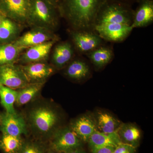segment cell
<instances>
[{
	"mask_svg": "<svg viewBox=\"0 0 153 153\" xmlns=\"http://www.w3.org/2000/svg\"><path fill=\"white\" fill-rule=\"evenodd\" d=\"M61 120L55 107L47 102H41L29 111L27 122L36 139L44 142L50 140L58 129Z\"/></svg>",
	"mask_w": 153,
	"mask_h": 153,
	"instance_id": "1",
	"label": "cell"
},
{
	"mask_svg": "<svg viewBox=\"0 0 153 153\" xmlns=\"http://www.w3.org/2000/svg\"><path fill=\"white\" fill-rule=\"evenodd\" d=\"M105 0H63L60 16L74 29L83 31L94 27L99 11Z\"/></svg>",
	"mask_w": 153,
	"mask_h": 153,
	"instance_id": "2",
	"label": "cell"
},
{
	"mask_svg": "<svg viewBox=\"0 0 153 153\" xmlns=\"http://www.w3.org/2000/svg\"><path fill=\"white\" fill-rule=\"evenodd\" d=\"M59 10L49 0H30L27 23L53 31L58 23Z\"/></svg>",
	"mask_w": 153,
	"mask_h": 153,
	"instance_id": "3",
	"label": "cell"
},
{
	"mask_svg": "<svg viewBox=\"0 0 153 153\" xmlns=\"http://www.w3.org/2000/svg\"><path fill=\"white\" fill-rule=\"evenodd\" d=\"M133 12L130 6L114 0H105L97 14L94 25L102 24L131 25Z\"/></svg>",
	"mask_w": 153,
	"mask_h": 153,
	"instance_id": "4",
	"label": "cell"
},
{
	"mask_svg": "<svg viewBox=\"0 0 153 153\" xmlns=\"http://www.w3.org/2000/svg\"><path fill=\"white\" fill-rule=\"evenodd\" d=\"M49 142V147L60 153L82 148L83 143L70 127L58 129Z\"/></svg>",
	"mask_w": 153,
	"mask_h": 153,
	"instance_id": "5",
	"label": "cell"
},
{
	"mask_svg": "<svg viewBox=\"0 0 153 153\" xmlns=\"http://www.w3.org/2000/svg\"><path fill=\"white\" fill-rule=\"evenodd\" d=\"M30 0H0V12L22 25L27 23Z\"/></svg>",
	"mask_w": 153,
	"mask_h": 153,
	"instance_id": "6",
	"label": "cell"
},
{
	"mask_svg": "<svg viewBox=\"0 0 153 153\" xmlns=\"http://www.w3.org/2000/svg\"><path fill=\"white\" fill-rule=\"evenodd\" d=\"M52 40H57V36L53 31L40 27H33L13 43L24 49Z\"/></svg>",
	"mask_w": 153,
	"mask_h": 153,
	"instance_id": "7",
	"label": "cell"
},
{
	"mask_svg": "<svg viewBox=\"0 0 153 153\" xmlns=\"http://www.w3.org/2000/svg\"><path fill=\"white\" fill-rule=\"evenodd\" d=\"M29 83L22 66L14 64L0 66V85L15 89H21Z\"/></svg>",
	"mask_w": 153,
	"mask_h": 153,
	"instance_id": "8",
	"label": "cell"
},
{
	"mask_svg": "<svg viewBox=\"0 0 153 153\" xmlns=\"http://www.w3.org/2000/svg\"><path fill=\"white\" fill-rule=\"evenodd\" d=\"M0 131L3 134L22 137L28 133L27 125L22 115L17 112L11 114L5 112L2 114Z\"/></svg>",
	"mask_w": 153,
	"mask_h": 153,
	"instance_id": "9",
	"label": "cell"
},
{
	"mask_svg": "<svg viewBox=\"0 0 153 153\" xmlns=\"http://www.w3.org/2000/svg\"><path fill=\"white\" fill-rule=\"evenodd\" d=\"M94 27L100 38L113 42L124 40L133 29L131 25L122 24L96 25Z\"/></svg>",
	"mask_w": 153,
	"mask_h": 153,
	"instance_id": "10",
	"label": "cell"
},
{
	"mask_svg": "<svg viewBox=\"0 0 153 153\" xmlns=\"http://www.w3.org/2000/svg\"><path fill=\"white\" fill-rule=\"evenodd\" d=\"M22 68L29 83H45L55 71L54 66L44 61L29 63Z\"/></svg>",
	"mask_w": 153,
	"mask_h": 153,
	"instance_id": "11",
	"label": "cell"
},
{
	"mask_svg": "<svg viewBox=\"0 0 153 153\" xmlns=\"http://www.w3.org/2000/svg\"><path fill=\"white\" fill-rule=\"evenodd\" d=\"M70 127L83 143H87L91 135L97 131L93 115L88 114L73 121Z\"/></svg>",
	"mask_w": 153,
	"mask_h": 153,
	"instance_id": "12",
	"label": "cell"
},
{
	"mask_svg": "<svg viewBox=\"0 0 153 153\" xmlns=\"http://www.w3.org/2000/svg\"><path fill=\"white\" fill-rule=\"evenodd\" d=\"M72 41L77 49L82 52H89L100 46L101 38L98 35L86 31H77L71 33Z\"/></svg>",
	"mask_w": 153,
	"mask_h": 153,
	"instance_id": "13",
	"label": "cell"
},
{
	"mask_svg": "<svg viewBox=\"0 0 153 153\" xmlns=\"http://www.w3.org/2000/svg\"><path fill=\"white\" fill-rule=\"evenodd\" d=\"M56 41L52 40L30 47L21 57H19V61L25 64L43 62L48 57Z\"/></svg>",
	"mask_w": 153,
	"mask_h": 153,
	"instance_id": "14",
	"label": "cell"
},
{
	"mask_svg": "<svg viewBox=\"0 0 153 153\" xmlns=\"http://www.w3.org/2000/svg\"><path fill=\"white\" fill-rule=\"evenodd\" d=\"M138 2L137 7L133 12V29L146 27L153 21V0H139Z\"/></svg>",
	"mask_w": 153,
	"mask_h": 153,
	"instance_id": "15",
	"label": "cell"
},
{
	"mask_svg": "<svg viewBox=\"0 0 153 153\" xmlns=\"http://www.w3.org/2000/svg\"><path fill=\"white\" fill-rule=\"evenodd\" d=\"M97 131L106 134L117 131L122 123L110 113L105 111L97 110L93 114Z\"/></svg>",
	"mask_w": 153,
	"mask_h": 153,
	"instance_id": "16",
	"label": "cell"
},
{
	"mask_svg": "<svg viewBox=\"0 0 153 153\" xmlns=\"http://www.w3.org/2000/svg\"><path fill=\"white\" fill-rule=\"evenodd\" d=\"M88 147L92 153L107 146L116 147L121 143L117 132L114 133L106 134L97 131L89 138Z\"/></svg>",
	"mask_w": 153,
	"mask_h": 153,
	"instance_id": "17",
	"label": "cell"
},
{
	"mask_svg": "<svg viewBox=\"0 0 153 153\" xmlns=\"http://www.w3.org/2000/svg\"><path fill=\"white\" fill-rule=\"evenodd\" d=\"M117 133L121 143L137 148L139 146L141 132L140 130L133 123H122Z\"/></svg>",
	"mask_w": 153,
	"mask_h": 153,
	"instance_id": "18",
	"label": "cell"
},
{
	"mask_svg": "<svg viewBox=\"0 0 153 153\" xmlns=\"http://www.w3.org/2000/svg\"><path fill=\"white\" fill-rule=\"evenodd\" d=\"M21 25L5 17L0 25V44L13 43L19 38Z\"/></svg>",
	"mask_w": 153,
	"mask_h": 153,
	"instance_id": "19",
	"label": "cell"
},
{
	"mask_svg": "<svg viewBox=\"0 0 153 153\" xmlns=\"http://www.w3.org/2000/svg\"><path fill=\"white\" fill-rule=\"evenodd\" d=\"M74 50L68 42H63L58 44L54 49L52 58L53 66L60 69L66 66L72 59Z\"/></svg>",
	"mask_w": 153,
	"mask_h": 153,
	"instance_id": "20",
	"label": "cell"
},
{
	"mask_svg": "<svg viewBox=\"0 0 153 153\" xmlns=\"http://www.w3.org/2000/svg\"><path fill=\"white\" fill-rule=\"evenodd\" d=\"M44 83H29L18 91L16 103L17 106L27 104L37 97Z\"/></svg>",
	"mask_w": 153,
	"mask_h": 153,
	"instance_id": "21",
	"label": "cell"
},
{
	"mask_svg": "<svg viewBox=\"0 0 153 153\" xmlns=\"http://www.w3.org/2000/svg\"><path fill=\"white\" fill-rule=\"evenodd\" d=\"M25 141L22 137L2 133L0 137V150L3 153H20Z\"/></svg>",
	"mask_w": 153,
	"mask_h": 153,
	"instance_id": "22",
	"label": "cell"
},
{
	"mask_svg": "<svg viewBox=\"0 0 153 153\" xmlns=\"http://www.w3.org/2000/svg\"><path fill=\"white\" fill-rule=\"evenodd\" d=\"M23 50L13 43L0 44V66L14 64Z\"/></svg>",
	"mask_w": 153,
	"mask_h": 153,
	"instance_id": "23",
	"label": "cell"
},
{
	"mask_svg": "<svg viewBox=\"0 0 153 153\" xmlns=\"http://www.w3.org/2000/svg\"><path fill=\"white\" fill-rule=\"evenodd\" d=\"M112 51L108 48L99 47L88 52V57L94 65L98 68L106 66L113 57Z\"/></svg>",
	"mask_w": 153,
	"mask_h": 153,
	"instance_id": "24",
	"label": "cell"
},
{
	"mask_svg": "<svg viewBox=\"0 0 153 153\" xmlns=\"http://www.w3.org/2000/svg\"><path fill=\"white\" fill-rule=\"evenodd\" d=\"M89 66L82 60H76L71 62L67 66L66 70V75L74 80L84 79L89 74Z\"/></svg>",
	"mask_w": 153,
	"mask_h": 153,
	"instance_id": "25",
	"label": "cell"
},
{
	"mask_svg": "<svg viewBox=\"0 0 153 153\" xmlns=\"http://www.w3.org/2000/svg\"><path fill=\"white\" fill-rule=\"evenodd\" d=\"M18 91L4 85H0V100L5 112L13 114L17 112L14 107Z\"/></svg>",
	"mask_w": 153,
	"mask_h": 153,
	"instance_id": "26",
	"label": "cell"
},
{
	"mask_svg": "<svg viewBox=\"0 0 153 153\" xmlns=\"http://www.w3.org/2000/svg\"><path fill=\"white\" fill-rule=\"evenodd\" d=\"M47 142L37 139L25 140L20 153H46L49 149Z\"/></svg>",
	"mask_w": 153,
	"mask_h": 153,
	"instance_id": "27",
	"label": "cell"
},
{
	"mask_svg": "<svg viewBox=\"0 0 153 153\" xmlns=\"http://www.w3.org/2000/svg\"><path fill=\"white\" fill-rule=\"evenodd\" d=\"M137 148L121 143L115 147L113 153H136Z\"/></svg>",
	"mask_w": 153,
	"mask_h": 153,
	"instance_id": "28",
	"label": "cell"
},
{
	"mask_svg": "<svg viewBox=\"0 0 153 153\" xmlns=\"http://www.w3.org/2000/svg\"><path fill=\"white\" fill-rule=\"evenodd\" d=\"M114 149L115 147L113 146L105 147L97 150L94 153H113Z\"/></svg>",
	"mask_w": 153,
	"mask_h": 153,
	"instance_id": "29",
	"label": "cell"
},
{
	"mask_svg": "<svg viewBox=\"0 0 153 153\" xmlns=\"http://www.w3.org/2000/svg\"><path fill=\"white\" fill-rule=\"evenodd\" d=\"M114 1L130 6V4L132 3L135 1L138 2L139 0H114Z\"/></svg>",
	"mask_w": 153,
	"mask_h": 153,
	"instance_id": "30",
	"label": "cell"
},
{
	"mask_svg": "<svg viewBox=\"0 0 153 153\" xmlns=\"http://www.w3.org/2000/svg\"><path fill=\"white\" fill-rule=\"evenodd\" d=\"M52 4H53L59 10L62 4L63 0H49Z\"/></svg>",
	"mask_w": 153,
	"mask_h": 153,
	"instance_id": "31",
	"label": "cell"
},
{
	"mask_svg": "<svg viewBox=\"0 0 153 153\" xmlns=\"http://www.w3.org/2000/svg\"><path fill=\"white\" fill-rule=\"evenodd\" d=\"M63 153H87L85 151L82 149V148H78L72 150L68 151L66 152Z\"/></svg>",
	"mask_w": 153,
	"mask_h": 153,
	"instance_id": "32",
	"label": "cell"
},
{
	"mask_svg": "<svg viewBox=\"0 0 153 153\" xmlns=\"http://www.w3.org/2000/svg\"><path fill=\"white\" fill-rule=\"evenodd\" d=\"M46 153H60L59 152H57V151L53 149L52 148H50L49 147V149H48V150L46 152Z\"/></svg>",
	"mask_w": 153,
	"mask_h": 153,
	"instance_id": "33",
	"label": "cell"
},
{
	"mask_svg": "<svg viewBox=\"0 0 153 153\" xmlns=\"http://www.w3.org/2000/svg\"><path fill=\"white\" fill-rule=\"evenodd\" d=\"M5 17V16L0 12V25H1V23L2 22L3 19H4Z\"/></svg>",
	"mask_w": 153,
	"mask_h": 153,
	"instance_id": "34",
	"label": "cell"
},
{
	"mask_svg": "<svg viewBox=\"0 0 153 153\" xmlns=\"http://www.w3.org/2000/svg\"><path fill=\"white\" fill-rule=\"evenodd\" d=\"M2 114L0 113V124H1V121Z\"/></svg>",
	"mask_w": 153,
	"mask_h": 153,
	"instance_id": "35",
	"label": "cell"
}]
</instances>
